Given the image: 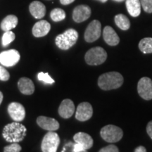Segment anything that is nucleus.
<instances>
[{
	"instance_id": "nucleus-1",
	"label": "nucleus",
	"mask_w": 152,
	"mask_h": 152,
	"mask_svg": "<svg viewBox=\"0 0 152 152\" xmlns=\"http://www.w3.org/2000/svg\"><path fill=\"white\" fill-rule=\"evenodd\" d=\"M26 134L27 129L25 125L16 121L5 125L2 131V136L6 141L13 143L23 141Z\"/></svg>"
},
{
	"instance_id": "nucleus-2",
	"label": "nucleus",
	"mask_w": 152,
	"mask_h": 152,
	"mask_svg": "<svg viewBox=\"0 0 152 152\" xmlns=\"http://www.w3.org/2000/svg\"><path fill=\"white\" fill-rule=\"evenodd\" d=\"M123 83V77L118 72L104 73L99 77L98 85L103 90H111L119 88Z\"/></svg>"
},
{
	"instance_id": "nucleus-3",
	"label": "nucleus",
	"mask_w": 152,
	"mask_h": 152,
	"mask_svg": "<svg viewBox=\"0 0 152 152\" xmlns=\"http://www.w3.org/2000/svg\"><path fill=\"white\" fill-rule=\"evenodd\" d=\"M78 39V33L74 29H68L64 33L58 35L55 39V43L62 50H68L71 48Z\"/></svg>"
},
{
	"instance_id": "nucleus-4",
	"label": "nucleus",
	"mask_w": 152,
	"mask_h": 152,
	"mask_svg": "<svg viewBox=\"0 0 152 152\" xmlns=\"http://www.w3.org/2000/svg\"><path fill=\"white\" fill-rule=\"evenodd\" d=\"M107 58V53L102 47H96L87 51L85 56V61L88 65L98 66L103 64Z\"/></svg>"
},
{
	"instance_id": "nucleus-5",
	"label": "nucleus",
	"mask_w": 152,
	"mask_h": 152,
	"mask_svg": "<svg viewBox=\"0 0 152 152\" xmlns=\"http://www.w3.org/2000/svg\"><path fill=\"white\" fill-rule=\"evenodd\" d=\"M102 139L109 143L117 142L121 140L123 136V132L121 128L113 125L104 126L100 131Z\"/></svg>"
},
{
	"instance_id": "nucleus-6",
	"label": "nucleus",
	"mask_w": 152,
	"mask_h": 152,
	"mask_svg": "<svg viewBox=\"0 0 152 152\" xmlns=\"http://www.w3.org/2000/svg\"><path fill=\"white\" fill-rule=\"evenodd\" d=\"M60 144V138L56 132L49 131L44 136L41 144L42 152H56Z\"/></svg>"
},
{
	"instance_id": "nucleus-7",
	"label": "nucleus",
	"mask_w": 152,
	"mask_h": 152,
	"mask_svg": "<svg viewBox=\"0 0 152 152\" xmlns=\"http://www.w3.org/2000/svg\"><path fill=\"white\" fill-rule=\"evenodd\" d=\"M102 33V25L97 20H94L88 25L85 32V39L87 42L97 40Z\"/></svg>"
},
{
	"instance_id": "nucleus-8",
	"label": "nucleus",
	"mask_w": 152,
	"mask_h": 152,
	"mask_svg": "<svg viewBox=\"0 0 152 152\" xmlns=\"http://www.w3.org/2000/svg\"><path fill=\"white\" fill-rule=\"evenodd\" d=\"M20 54L16 49H10L0 53V63L7 67H11L16 65L20 60Z\"/></svg>"
},
{
	"instance_id": "nucleus-9",
	"label": "nucleus",
	"mask_w": 152,
	"mask_h": 152,
	"mask_svg": "<svg viewBox=\"0 0 152 152\" xmlns=\"http://www.w3.org/2000/svg\"><path fill=\"white\" fill-rule=\"evenodd\" d=\"M137 91L140 96L145 100L152 99V80L149 77H144L139 80Z\"/></svg>"
},
{
	"instance_id": "nucleus-10",
	"label": "nucleus",
	"mask_w": 152,
	"mask_h": 152,
	"mask_svg": "<svg viewBox=\"0 0 152 152\" xmlns=\"http://www.w3.org/2000/svg\"><path fill=\"white\" fill-rule=\"evenodd\" d=\"M8 113L10 117L16 122L23 121L26 117V110L21 104L12 102L8 106Z\"/></svg>"
},
{
	"instance_id": "nucleus-11",
	"label": "nucleus",
	"mask_w": 152,
	"mask_h": 152,
	"mask_svg": "<svg viewBox=\"0 0 152 152\" xmlns=\"http://www.w3.org/2000/svg\"><path fill=\"white\" fill-rule=\"evenodd\" d=\"M92 106L88 102H83L77 106L75 113V118L79 121H87L92 116Z\"/></svg>"
},
{
	"instance_id": "nucleus-12",
	"label": "nucleus",
	"mask_w": 152,
	"mask_h": 152,
	"mask_svg": "<svg viewBox=\"0 0 152 152\" xmlns=\"http://www.w3.org/2000/svg\"><path fill=\"white\" fill-rule=\"evenodd\" d=\"M91 16V9L87 5H79L73 9V19L76 23H82Z\"/></svg>"
},
{
	"instance_id": "nucleus-13",
	"label": "nucleus",
	"mask_w": 152,
	"mask_h": 152,
	"mask_svg": "<svg viewBox=\"0 0 152 152\" xmlns=\"http://www.w3.org/2000/svg\"><path fill=\"white\" fill-rule=\"evenodd\" d=\"M37 123L40 128L48 131H55L59 128V123L52 118L41 115L37 118Z\"/></svg>"
},
{
	"instance_id": "nucleus-14",
	"label": "nucleus",
	"mask_w": 152,
	"mask_h": 152,
	"mask_svg": "<svg viewBox=\"0 0 152 152\" xmlns=\"http://www.w3.org/2000/svg\"><path fill=\"white\" fill-rule=\"evenodd\" d=\"M75 112V105L73 101L66 99L62 101L58 107V114L63 118H69L73 115Z\"/></svg>"
},
{
	"instance_id": "nucleus-15",
	"label": "nucleus",
	"mask_w": 152,
	"mask_h": 152,
	"mask_svg": "<svg viewBox=\"0 0 152 152\" xmlns=\"http://www.w3.org/2000/svg\"><path fill=\"white\" fill-rule=\"evenodd\" d=\"M51 30V25L45 20H39L34 25L33 30V35L36 37H42L47 35Z\"/></svg>"
},
{
	"instance_id": "nucleus-16",
	"label": "nucleus",
	"mask_w": 152,
	"mask_h": 152,
	"mask_svg": "<svg viewBox=\"0 0 152 152\" xmlns=\"http://www.w3.org/2000/svg\"><path fill=\"white\" fill-rule=\"evenodd\" d=\"M103 37L106 44L110 46H116L120 42V38L111 26H106L103 30Z\"/></svg>"
},
{
	"instance_id": "nucleus-17",
	"label": "nucleus",
	"mask_w": 152,
	"mask_h": 152,
	"mask_svg": "<svg viewBox=\"0 0 152 152\" xmlns=\"http://www.w3.org/2000/svg\"><path fill=\"white\" fill-rule=\"evenodd\" d=\"M73 140L75 142V143L80 144L86 150L92 148L93 143H94L92 137L90 134L83 132L76 133L73 137Z\"/></svg>"
},
{
	"instance_id": "nucleus-18",
	"label": "nucleus",
	"mask_w": 152,
	"mask_h": 152,
	"mask_svg": "<svg viewBox=\"0 0 152 152\" xmlns=\"http://www.w3.org/2000/svg\"><path fill=\"white\" fill-rule=\"evenodd\" d=\"M18 87L22 94L31 95L35 92V85L33 82L28 77H21L18 82Z\"/></svg>"
},
{
	"instance_id": "nucleus-19",
	"label": "nucleus",
	"mask_w": 152,
	"mask_h": 152,
	"mask_svg": "<svg viewBox=\"0 0 152 152\" xmlns=\"http://www.w3.org/2000/svg\"><path fill=\"white\" fill-rule=\"evenodd\" d=\"M29 10L32 16L37 19L42 18L46 14V7L39 1H34L30 4Z\"/></svg>"
},
{
	"instance_id": "nucleus-20",
	"label": "nucleus",
	"mask_w": 152,
	"mask_h": 152,
	"mask_svg": "<svg viewBox=\"0 0 152 152\" xmlns=\"http://www.w3.org/2000/svg\"><path fill=\"white\" fill-rule=\"evenodd\" d=\"M126 8L129 14L132 17H137L141 13L140 0H125Z\"/></svg>"
},
{
	"instance_id": "nucleus-21",
	"label": "nucleus",
	"mask_w": 152,
	"mask_h": 152,
	"mask_svg": "<svg viewBox=\"0 0 152 152\" xmlns=\"http://www.w3.org/2000/svg\"><path fill=\"white\" fill-rule=\"evenodd\" d=\"M18 18L14 15H9L3 19L1 23V28L4 31H9L18 25Z\"/></svg>"
},
{
	"instance_id": "nucleus-22",
	"label": "nucleus",
	"mask_w": 152,
	"mask_h": 152,
	"mask_svg": "<svg viewBox=\"0 0 152 152\" xmlns=\"http://www.w3.org/2000/svg\"><path fill=\"white\" fill-rule=\"evenodd\" d=\"M115 24L123 30H128L130 27V22L128 17L123 14H118L114 18Z\"/></svg>"
},
{
	"instance_id": "nucleus-23",
	"label": "nucleus",
	"mask_w": 152,
	"mask_h": 152,
	"mask_svg": "<svg viewBox=\"0 0 152 152\" xmlns=\"http://www.w3.org/2000/svg\"><path fill=\"white\" fill-rule=\"evenodd\" d=\"M139 48L144 54L152 53V38L146 37L141 39L139 43Z\"/></svg>"
},
{
	"instance_id": "nucleus-24",
	"label": "nucleus",
	"mask_w": 152,
	"mask_h": 152,
	"mask_svg": "<svg viewBox=\"0 0 152 152\" xmlns=\"http://www.w3.org/2000/svg\"><path fill=\"white\" fill-rule=\"evenodd\" d=\"M50 17L53 21L59 22L65 19L66 13L61 9L56 8L51 11Z\"/></svg>"
},
{
	"instance_id": "nucleus-25",
	"label": "nucleus",
	"mask_w": 152,
	"mask_h": 152,
	"mask_svg": "<svg viewBox=\"0 0 152 152\" xmlns=\"http://www.w3.org/2000/svg\"><path fill=\"white\" fill-rule=\"evenodd\" d=\"M15 37H16L15 34L11 30L6 31L2 36V39H1V42H2L3 46L6 47L12 42L15 39Z\"/></svg>"
},
{
	"instance_id": "nucleus-26",
	"label": "nucleus",
	"mask_w": 152,
	"mask_h": 152,
	"mask_svg": "<svg viewBox=\"0 0 152 152\" xmlns=\"http://www.w3.org/2000/svg\"><path fill=\"white\" fill-rule=\"evenodd\" d=\"M37 78L39 81H42L47 84H53L54 83V80H53L51 76L49 75L48 73H43L40 72L37 74Z\"/></svg>"
},
{
	"instance_id": "nucleus-27",
	"label": "nucleus",
	"mask_w": 152,
	"mask_h": 152,
	"mask_svg": "<svg viewBox=\"0 0 152 152\" xmlns=\"http://www.w3.org/2000/svg\"><path fill=\"white\" fill-rule=\"evenodd\" d=\"M22 147L18 143H12L4 148V152H20Z\"/></svg>"
},
{
	"instance_id": "nucleus-28",
	"label": "nucleus",
	"mask_w": 152,
	"mask_h": 152,
	"mask_svg": "<svg viewBox=\"0 0 152 152\" xmlns=\"http://www.w3.org/2000/svg\"><path fill=\"white\" fill-rule=\"evenodd\" d=\"M144 11L147 13H152V0H140Z\"/></svg>"
},
{
	"instance_id": "nucleus-29",
	"label": "nucleus",
	"mask_w": 152,
	"mask_h": 152,
	"mask_svg": "<svg viewBox=\"0 0 152 152\" xmlns=\"http://www.w3.org/2000/svg\"><path fill=\"white\" fill-rule=\"evenodd\" d=\"M10 78V74L7 69L0 66V80L7 81Z\"/></svg>"
},
{
	"instance_id": "nucleus-30",
	"label": "nucleus",
	"mask_w": 152,
	"mask_h": 152,
	"mask_svg": "<svg viewBox=\"0 0 152 152\" xmlns=\"http://www.w3.org/2000/svg\"><path fill=\"white\" fill-rule=\"evenodd\" d=\"M99 152H119V150L116 146L111 144V145L107 146V147L102 148Z\"/></svg>"
},
{
	"instance_id": "nucleus-31",
	"label": "nucleus",
	"mask_w": 152,
	"mask_h": 152,
	"mask_svg": "<svg viewBox=\"0 0 152 152\" xmlns=\"http://www.w3.org/2000/svg\"><path fill=\"white\" fill-rule=\"evenodd\" d=\"M73 152H86V149L80 144L76 143L73 146Z\"/></svg>"
},
{
	"instance_id": "nucleus-32",
	"label": "nucleus",
	"mask_w": 152,
	"mask_h": 152,
	"mask_svg": "<svg viewBox=\"0 0 152 152\" xmlns=\"http://www.w3.org/2000/svg\"><path fill=\"white\" fill-rule=\"evenodd\" d=\"M147 132L148 133V134H149V136L152 140V121H150V122L148 123L147 126Z\"/></svg>"
},
{
	"instance_id": "nucleus-33",
	"label": "nucleus",
	"mask_w": 152,
	"mask_h": 152,
	"mask_svg": "<svg viewBox=\"0 0 152 152\" xmlns=\"http://www.w3.org/2000/svg\"><path fill=\"white\" fill-rule=\"evenodd\" d=\"M75 0H60V2L63 5H68L73 3Z\"/></svg>"
},
{
	"instance_id": "nucleus-34",
	"label": "nucleus",
	"mask_w": 152,
	"mask_h": 152,
	"mask_svg": "<svg viewBox=\"0 0 152 152\" xmlns=\"http://www.w3.org/2000/svg\"><path fill=\"white\" fill-rule=\"evenodd\" d=\"M134 152H147V150L142 146H140V147L136 148L135 150H134Z\"/></svg>"
},
{
	"instance_id": "nucleus-35",
	"label": "nucleus",
	"mask_w": 152,
	"mask_h": 152,
	"mask_svg": "<svg viewBox=\"0 0 152 152\" xmlns=\"http://www.w3.org/2000/svg\"><path fill=\"white\" fill-rule=\"evenodd\" d=\"M2 100H3V94L2 92L0 91V105H1V102H2Z\"/></svg>"
},
{
	"instance_id": "nucleus-36",
	"label": "nucleus",
	"mask_w": 152,
	"mask_h": 152,
	"mask_svg": "<svg viewBox=\"0 0 152 152\" xmlns=\"http://www.w3.org/2000/svg\"><path fill=\"white\" fill-rule=\"evenodd\" d=\"M98 1H100L101 2H102V3H105L108 1V0H98Z\"/></svg>"
},
{
	"instance_id": "nucleus-37",
	"label": "nucleus",
	"mask_w": 152,
	"mask_h": 152,
	"mask_svg": "<svg viewBox=\"0 0 152 152\" xmlns=\"http://www.w3.org/2000/svg\"><path fill=\"white\" fill-rule=\"evenodd\" d=\"M114 1H118V2H122V1H125V0H114Z\"/></svg>"
}]
</instances>
